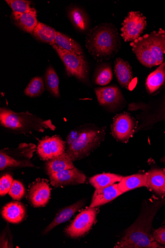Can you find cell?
Wrapping results in <instances>:
<instances>
[{"instance_id": "obj_27", "label": "cell", "mask_w": 165, "mask_h": 248, "mask_svg": "<svg viewBox=\"0 0 165 248\" xmlns=\"http://www.w3.org/2000/svg\"><path fill=\"white\" fill-rule=\"evenodd\" d=\"M55 45L68 51L79 55H84L80 45L72 38L57 31Z\"/></svg>"}, {"instance_id": "obj_3", "label": "cell", "mask_w": 165, "mask_h": 248, "mask_svg": "<svg viewBox=\"0 0 165 248\" xmlns=\"http://www.w3.org/2000/svg\"><path fill=\"white\" fill-rule=\"evenodd\" d=\"M130 46L141 64L149 68L160 65L165 54V31L160 29L139 37Z\"/></svg>"}, {"instance_id": "obj_12", "label": "cell", "mask_w": 165, "mask_h": 248, "mask_svg": "<svg viewBox=\"0 0 165 248\" xmlns=\"http://www.w3.org/2000/svg\"><path fill=\"white\" fill-rule=\"evenodd\" d=\"M51 184L55 187L70 185H77L85 183V174L74 168L49 175Z\"/></svg>"}, {"instance_id": "obj_28", "label": "cell", "mask_w": 165, "mask_h": 248, "mask_svg": "<svg viewBox=\"0 0 165 248\" xmlns=\"http://www.w3.org/2000/svg\"><path fill=\"white\" fill-rule=\"evenodd\" d=\"M45 82L47 90L54 96L60 97L58 76L52 66H50L46 71L45 76Z\"/></svg>"}, {"instance_id": "obj_15", "label": "cell", "mask_w": 165, "mask_h": 248, "mask_svg": "<svg viewBox=\"0 0 165 248\" xmlns=\"http://www.w3.org/2000/svg\"><path fill=\"white\" fill-rule=\"evenodd\" d=\"M122 194L118 184H116L106 188L97 189L93 195L89 207L96 208L105 205Z\"/></svg>"}, {"instance_id": "obj_24", "label": "cell", "mask_w": 165, "mask_h": 248, "mask_svg": "<svg viewBox=\"0 0 165 248\" xmlns=\"http://www.w3.org/2000/svg\"><path fill=\"white\" fill-rule=\"evenodd\" d=\"M68 16L71 22L78 31L85 32L88 29L90 21L83 10L77 7H73L69 10Z\"/></svg>"}, {"instance_id": "obj_11", "label": "cell", "mask_w": 165, "mask_h": 248, "mask_svg": "<svg viewBox=\"0 0 165 248\" xmlns=\"http://www.w3.org/2000/svg\"><path fill=\"white\" fill-rule=\"evenodd\" d=\"M51 189L47 180L37 179L30 187L28 198L34 207L45 206L51 198Z\"/></svg>"}, {"instance_id": "obj_22", "label": "cell", "mask_w": 165, "mask_h": 248, "mask_svg": "<svg viewBox=\"0 0 165 248\" xmlns=\"http://www.w3.org/2000/svg\"><path fill=\"white\" fill-rule=\"evenodd\" d=\"M118 186L122 194L137 188L148 187L147 174H136L123 177Z\"/></svg>"}, {"instance_id": "obj_32", "label": "cell", "mask_w": 165, "mask_h": 248, "mask_svg": "<svg viewBox=\"0 0 165 248\" xmlns=\"http://www.w3.org/2000/svg\"><path fill=\"white\" fill-rule=\"evenodd\" d=\"M163 121H165V97L157 110L148 118L145 125L150 126Z\"/></svg>"}, {"instance_id": "obj_30", "label": "cell", "mask_w": 165, "mask_h": 248, "mask_svg": "<svg viewBox=\"0 0 165 248\" xmlns=\"http://www.w3.org/2000/svg\"><path fill=\"white\" fill-rule=\"evenodd\" d=\"M44 81L42 78L36 77L32 78L25 90V94L30 97H36L44 92Z\"/></svg>"}, {"instance_id": "obj_6", "label": "cell", "mask_w": 165, "mask_h": 248, "mask_svg": "<svg viewBox=\"0 0 165 248\" xmlns=\"http://www.w3.org/2000/svg\"><path fill=\"white\" fill-rule=\"evenodd\" d=\"M36 146L33 144L23 143L15 149H3L0 153V169L17 167H33L31 161Z\"/></svg>"}, {"instance_id": "obj_8", "label": "cell", "mask_w": 165, "mask_h": 248, "mask_svg": "<svg viewBox=\"0 0 165 248\" xmlns=\"http://www.w3.org/2000/svg\"><path fill=\"white\" fill-rule=\"evenodd\" d=\"M121 29V35L124 41L133 42L140 37L146 29V17L139 12L129 13L124 19Z\"/></svg>"}, {"instance_id": "obj_10", "label": "cell", "mask_w": 165, "mask_h": 248, "mask_svg": "<svg viewBox=\"0 0 165 248\" xmlns=\"http://www.w3.org/2000/svg\"><path fill=\"white\" fill-rule=\"evenodd\" d=\"M65 149L63 140L59 136H53L41 140L37 147V152L43 160L47 161L64 153Z\"/></svg>"}, {"instance_id": "obj_16", "label": "cell", "mask_w": 165, "mask_h": 248, "mask_svg": "<svg viewBox=\"0 0 165 248\" xmlns=\"http://www.w3.org/2000/svg\"><path fill=\"white\" fill-rule=\"evenodd\" d=\"M11 19L13 23L23 31L32 34L38 24L37 12L20 13L13 12Z\"/></svg>"}, {"instance_id": "obj_18", "label": "cell", "mask_w": 165, "mask_h": 248, "mask_svg": "<svg viewBox=\"0 0 165 248\" xmlns=\"http://www.w3.org/2000/svg\"><path fill=\"white\" fill-rule=\"evenodd\" d=\"M27 210L24 205L19 202H12L6 205L2 209V217L12 223H18L25 218Z\"/></svg>"}, {"instance_id": "obj_21", "label": "cell", "mask_w": 165, "mask_h": 248, "mask_svg": "<svg viewBox=\"0 0 165 248\" xmlns=\"http://www.w3.org/2000/svg\"><path fill=\"white\" fill-rule=\"evenodd\" d=\"M148 187L160 196L165 194V170L153 169L147 173Z\"/></svg>"}, {"instance_id": "obj_20", "label": "cell", "mask_w": 165, "mask_h": 248, "mask_svg": "<svg viewBox=\"0 0 165 248\" xmlns=\"http://www.w3.org/2000/svg\"><path fill=\"white\" fill-rule=\"evenodd\" d=\"M74 168L73 161L66 152L47 161L45 165L46 173L48 175Z\"/></svg>"}, {"instance_id": "obj_4", "label": "cell", "mask_w": 165, "mask_h": 248, "mask_svg": "<svg viewBox=\"0 0 165 248\" xmlns=\"http://www.w3.org/2000/svg\"><path fill=\"white\" fill-rule=\"evenodd\" d=\"M0 122L7 128L25 134L56 129L51 120H44L29 112H16L6 108L0 110Z\"/></svg>"}, {"instance_id": "obj_33", "label": "cell", "mask_w": 165, "mask_h": 248, "mask_svg": "<svg viewBox=\"0 0 165 248\" xmlns=\"http://www.w3.org/2000/svg\"><path fill=\"white\" fill-rule=\"evenodd\" d=\"M26 190L24 186L17 180H14L9 192V195L13 199L20 201L24 197Z\"/></svg>"}, {"instance_id": "obj_35", "label": "cell", "mask_w": 165, "mask_h": 248, "mask_svg": "<svg viewBox=\"0 0 165 248\" xmlns=\"http://www.w3.org/2000/svg\"><path fill=\"white\" fill-rule=\"evenodd\" d=\"M152 234L155 241L160 245H165V227L155 230Z\"/></svg>"}, {"instance_id": "obj_19", "label": "cell", "mask_w": 165, "mask_h": 248, "mask_svg": "<svg viewBox=\"0 0 165 248\" xmlns=\"http://www.w3.org/2000/svg\"><path fill=\"white\" fill-rule=\"evenodd\" d=\"M114 72L118 81L123 87L130 89L133 80L132 67L128 62L117 58L115 62Z\"/></svg>"}, {"instance_id": "obj_2", "label": "cell", "mask_w": 165, "mask_h": 248, "mask_svg": "<svg viewBox=\"0 0 165 248\" xmlns=\"http://www.w3.org/2000/svg\"><path fill=\"white\" fill-rule=\"evenodd\" d=\"M121 39L115 27L102 24L91 29L86 38V47L98 62L108 60L121 48Z\"/></svg>"}, {"instance_id": "obj_29", "label": "cell", "mask_w": 165, "mask_h": 248, "mask_svg": "<svg viewBox=\"0 0 165 248\" xmlns=\"http://www.w3.org/2000/svg\"><path fill=\"white\" fill-rule=\"evenodd\" d=\"M113 74L111 66L108 64L101 65L97 69L95 76V83L101 86H105L111 81Z\"/></svg>"}, {"instance_id": "obj_9", "label": "cell", "mask_w": 165, "mask_h": 248, "mask_svg": "<svg viewBox=\"0 0 165 248\" xmlns=\"http://www.w3.org/2000/svg\"><path fill=\"white\" fill-rule=\"evenodd\" d=\"M97 213L96 208L89 207L83 211L66 229V234L72 238H78L84 235L95 223Z\"/></svg>"}, {"instance_id": "obj_34", "label": "cell", "mask_w": 165, "mask_h": 248, "mask_svg": "<svg viewBox=\"0 0 165 248\" xmlns=\"http://www.w3.org/2000/svg\"><path fill=\"white\" fill-rule=\"evenodd\" d=\"M13 182V178L9 174H6L1 177L0 180V195L1 196L9 193Z\"/></svg>"}, {"instance_id": "obj_31", "label": "cell", "mask_w": 165, "mask_h": 248, "mask_svg": "<svg viewBox=\"0 0 165 248\" xmlns=\"http://www.w3.org/2000/svg\"><path fill=\"white\" fill-rule=\"evenodd\" d=\"M6 3L13 10V12L20 13H35V9L30 7L31 2L26 0H6Z\"/></svg>"}, {"instance_id": "obj_14", "label": "cell", "mask_w": 165, "mask_h": 248, "mask_svg": "<svg viewBox=\"0 0 165 248\" xmlns=\"http://www.w3.org/2000/svg\"><path fill=\"white\" fill-rule=\"evenodd\" d=\"M99 103L101 105L114 108L123 101V95L119 88L110 86L95 89Z\"/></svg>"}, {"instance_id": "obj_25", "label": "cell", "mask_w": 165, "mask_h": 248, "mask_svg": "<svg viewBox=\"0 0 165 248\" xmlns=\"http://www.w3.org/2000/svg\"><path fill=\"white\" fill-rule=\"evenodd\" d=\"M123 177L115 174L104 173L91 177L90 179V183L96 189H102L119 183Z\"/></svg>"}, {"instance_id": "obj_7", "label": "cell", "mask_w": 165, "mask_h": 248, "mask_svg": "<svg viewBox=\"0 0 165 248\" xmlns=\"http://www.w3.org/2000/svg\"><path fill=\"white\" fill-rule=\"evenodd\" d=\"M63 62L67 74L86 82L88 75V63L84 55H79L68 51L56 45L52 46Z\"/></svg>"}, {"instance_id": "obj_1", "label": "cell", "mask_w": 165, "mask_h": 248, "mask_svg": "<svg viewBox=\"0 0 165 248\" xmlns=\"http://www.w3.org/2000/svg\"><path fill=\"white\" fill-rule=\"evenodd\" d=\"M163 204L157 201L146 207L115 248H165L155 241L151 232L154 217Z\"/></svg>"}, {"instance_id": "obj_17", "label": "cell", "mask_w": 165, "mask_h": 248, "mask_svg": "<svg viewBox=\"0 0 165 248\" xmlns=\"http://www.w3.org/2000/svg\"><path fill=\"white\" fill-rule=\"evenodd\" d=\"M85 205L83 200L79 201L74 204L61 210L56 216L54 220L44 231V234L48 233L58 225L68 221L72 217Z\"/></svg>"}, {"instance_id": "obj_13", "label": "cell", "mask_w": 165, "mask_h": 248, "mask_svg": "<svg viewBox=\"0 0 165 248\" xmlns=\"http://www.w3.org/2000/svg\"><path fill=\"white\" fill-rule=\"evenodd\" d=\"M134 129V121L129 115L122 114L114 118L111 130L113 136L117 140L128 141L132 136Z\"/></svg>"}, {"instance_id": "obj_23", "label": "cell", "mask_w": 165, "mask_h": 248, "mask_svg": "<svg viewBox=\"0 0 165 248\" xmlns=\"http://www.w3.org/2000/svg\"><path fill=\"white\" fill-rule=\"evenodd\" d=\"M165 84V62L151 73L146 80V88L150 94L156 93Z\"/></svg>"}, {"instance_id": "obj_26", "label": "cell", "mask_w": 165, "mask_h": 248, "mask_svg": "<svg viewBox=\"0 0 165 248\" xmlns=\"http://www.w3.org/2000/svg\"><path fill=\"white\" fill-rule=\"evenodd\" d=\"M57 32V31L53 28L38 22L37 26L31 34L37 40L48 43L52 46L55 45Z\"/></svg>"}, {"instance_id": "obj_5", "label": "cell", "mask_w": 165, "mask_h": 248, "mask_svg": "<svg viewBox=\"0 0 165 248\" xmlns=\"http://www.w3.org/2000/svg\"><path fill=\"white\" fill-rule=\"evenodd\" d=\"M103 132L88 129L71 132L66 139V153L73 161L83 158L100 144Z\"/></svg>"}]
</instances>
